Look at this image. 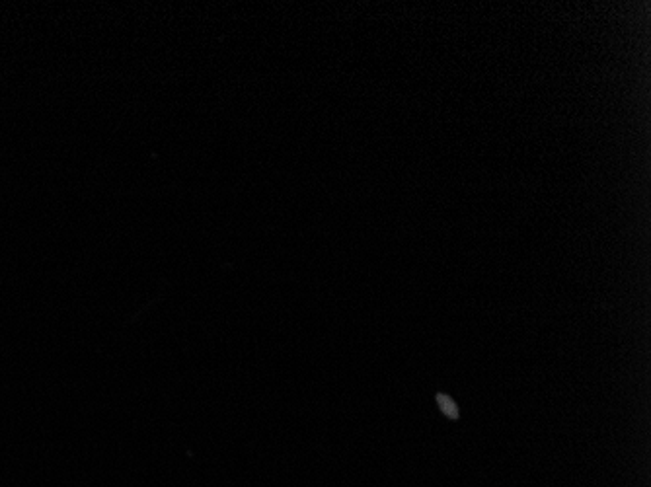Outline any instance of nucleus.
Here are the masks:
<instances>
[{"instance_id": "obj_1", "label": "nucleus", "mask_w": 651, "mask_h": 487, "mask_svg": "<svg viewBox=\"0 0 651 487\" xmlns=\"http://www.w3.org/2000/svg\"><path fill=\"white\" fill-rule=\"evenodd\" d=\"M437 402H439L441 410L447 413L449 417H457V415H459V412H457V406H455V402H453L451 398H447V396H439Z\"/></svg>"}]
</instances>
